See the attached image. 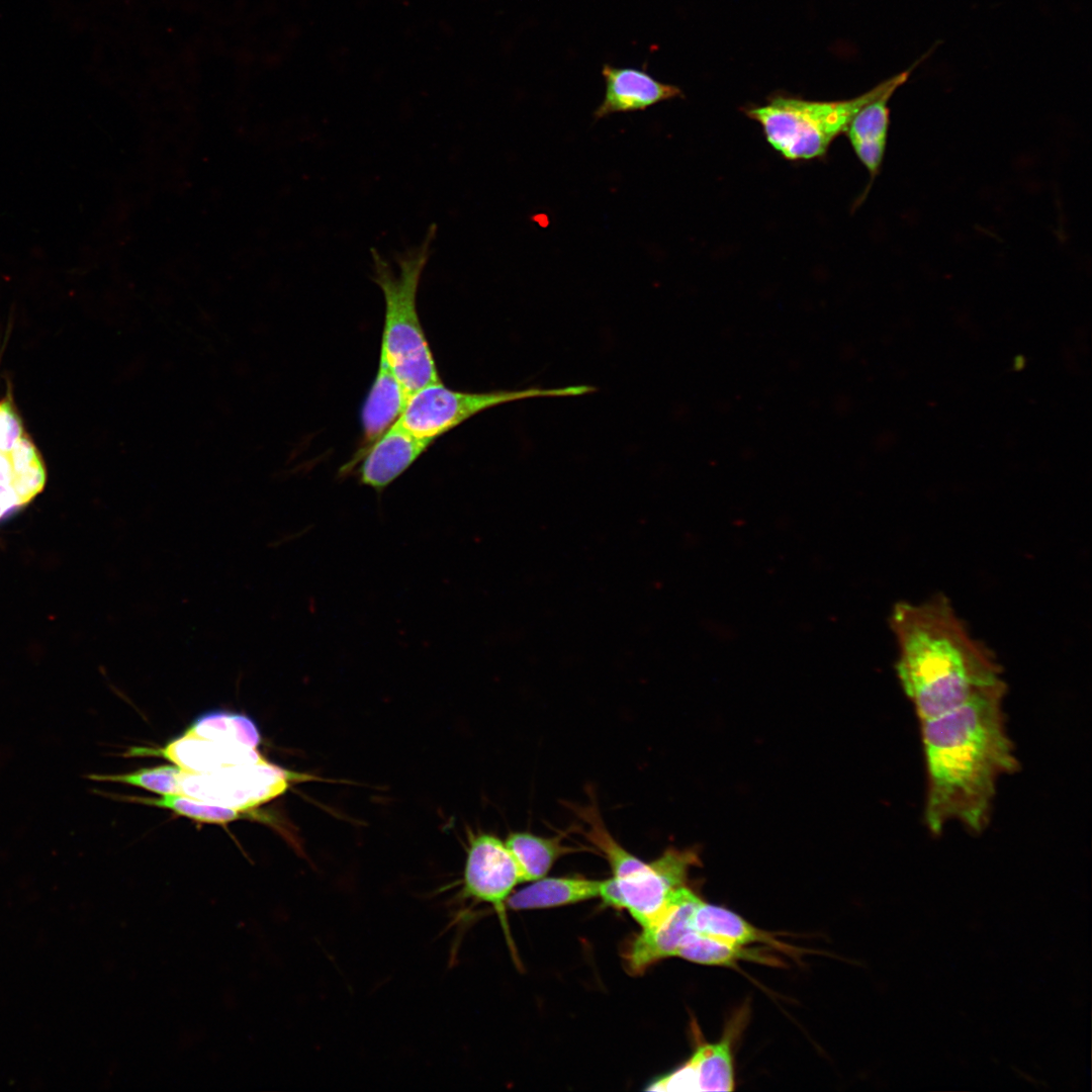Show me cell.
Wrapping results in <instances>:
<instances>
[{
	"label": "cell",
	"mask_w": 1092,
	"mask_h": 1092,
	"mask_svg": "<svg viewBox=\"0 0 1092 1092\" xmlns=\"http://www.w3.org/2000/svg\"><path fill=\"white\" fill-rule=\"evenodd\" d=\"M1006 685L991 688L960 707L920 721L926 769L924 824L939 835L950 823L972 833L988 825L999 780L1018 767L1008 735Z\"/></svg>",
	"instance_id": "cell-1"
},
{
	"label": "cell",
	"mask_w": 1092,
	"mask_h": 1092,
	"mask_svg": "<svg viewBox=\"0 0 1092 1092\" xmlns=\"http://www.w3.org/2000/svg\"><path fill=\"white\" fill-rule=\"evenodd\" d=\"M896 672L919 721L947 713L1004 682L989 649L974 639L943 595L893 608Z\"/></svg>",
	"instance_id": "cell-2"
},
{
	"label": "cell",
	"mask_w": 1092,
	"mask_h": 1092,
	"mask_svg": "<svg viewBox=\"0 0 1092 1092\" xmlns=\"http://www.w3.org/2000/svg\"><path fill=\"white\" fill-rule=\"evenodd\" d=\"M436 234L437 225L432 223L419 244L396 252L392 258L395 267L371 249L372 280L381 289L385 303L380 355L408 395L441 382L417 309L420 280Z\"/></svg>",
	"instance_id": "cell-3"
},
{
	"label": "cell",
	"mask_w": 1092,
	"mask_h": 1092,
	"mask_svg": "<svg viewBox=\"0 0 1092 1092\" xmlns=\"http://www.w3.org/2000/svg\"><path fill=\"white\" fill-rule=\"evenodd\" d=\"M914 66L846 100L810 101L776 96L767 104L745 109L757 121L770 146L788 160H808L826 154L833 140L846 131L866 104L894 85L902 86Z\"/></svg>",
	"instance_id": "cell-4"
},
{
	"label": "cell",
	"mask_w": 1092,
	"mask_h": 1092,
	"mask_svg": "<svg viewBox=\"0 0 1092 1092\" xmlns=\"http://www.w3.org/2000/svg\"><path fill=\"white\" fill-rule=\"evenodd\" d=\"M594 391L595 387L575 385L466 392L450 389L437 382L412 393L396 422L417 437L435 441L473 416L503 403L532 397L575 396Z\"/></svg>",
	"instance_id": "cell-5"
},
{
	"label": "cell",
	"mask_w": 1092,
	"mask_h": 1092,
	"mask_svg": "<svg viewBox=\"0 0 1092 1092\" xmlns=\"http://www.w3.org/2000/svg\"><path fill=\"white\" fill-rule=\"evenodd\" d=\"M699 863L692 849H666L660 856L621 878L601 881L599 897L608 906L627 909L642 929L654 926L674 907Z\"/></svg>",
	"instance_id": "cell-6"
},
{
	"label": "cell",
	"mask_w": 1092,
	"mask_h": 1092,
	"mask_svg": "<svg viewBox=\"0 0 1092 1092\" xmlns=\"http://www.w3.org/2000/svg\"><path fill=\"white\" fill-rule=\"evenodd\" d=\"M313 776L291 771L262 759L256 763L229 765L208 772L182 769L180 794L207 804L248 810L288 790L291 784L314 781Z\"/></svg>",
	"instance_id": "cell-7"
},
{
	"label": "cell",
	"mask_w": 1092,
	"mask_h": 1092,
	"mask_svg": "<svg viewBox=\"0 0 1092 1092\" xmlns=\"http://www.w3.org/2000/svg\"><path fill=\"white\" fill-rule=\"evenodd\" d=\"M46 482L43 459L9 393L0 399V521L31 503Z\"/></svg>",
	"instance_id": "cell-8"
},
{
	"label": "cell",
	"mask_w": 1092,
	"mask_h": 1092,
	"mask_svg": "<svg viewBox=\"0 0 1092 1092\" xmlns=\"http://www.w3.org/2000/svg\"><path fill=\"white\" fill-rule=\"evenodd\" d=\"M519 883L522 879L518 864L505 841L489 833L470 838L460 896L490 905L507 935V900Z\"/></svg>",
	"instance_id": "cell-9"
},
{
	"label": "cell",
	"mask_w": 1092,
	"mask_h": 1092,
	"mask_svg": "<svg viewBox=\"0 0 1092 1092\" xmlns=\"http://www.w3.org/2000/svg\"><path fill=\"white\" fill-rule=\"evenodd\" d=\"M433 442L417 437L395 422L371 445L356 453L354 459L341 469V475H346L359 463L352 472L361 484L380 493L406 471Z\"/></svg>",
	"instance_id": "cell-10"
},
{
	"label": "cell",
	"mask_w": 1092,
	"mask_h": 1092,
	"mask_svg": "<svg viewBox=\"0 0 1092 1092\" xmlns=\"http://www.w3.org/2000/svg\"><path fill=\"white\" fill-rule=\"evenodd\" d=\"M730 1030L721 1040L702 1043L679 1068L655 1080L652 1091H732L735 1086Z\"/></svg>",
	"instance_id": "cell-11"
},
{
	"label": "cell",
	"mask_w": 1092,
	"mask_h": 1092,
	"mask_svg": "<svg viewBox=\"0 0 1092 1092\" xmlns=\"http://www.w3.org/2000/svg\"><path fill=\"white\" fill-rule=\"evenodd\" d=\"M702 899L688 886L674 907L654 926L642 929L626 953L627 968L640 975L660 960L673 957L684 937L694 931L693 916Z\"/></svg>",
	"instance_id": "cell-12"
},
{
	"label": "cell",
	"mask_w": 1092,
	"mask_h": 1092,
	"mask_svg": "<svg viewBox=\"0 0 1092 1092\" xmlns=\"http://www.w3.org/2000/svg\"><path fill=\"white\" fill-rule=\"evenodd\" d=\"M602 75L606 85L605 95L594 111L595 119L618 112L645 110L659 102L682 96L679 87L662 83L644 70L605 64Z\"/></svg>",
	"instance_id": "cell-13"
},
{
	"label": "cell",
	"mask_w": 1092,
	"mask_h": 1092,
	"mask_svg": "<svg viewBox=\"0 0 1092 1092\" xmlns=\"http://www.w3.org/2000/svg\"><path fill=\"white\" fill-rule=\"evenodd\" d=\"M191 772H208L229 765L249 764L263 758L256 749L189 734L155 751Z\"/></svg>",
	"instance_id": "cell-14"
},
{
	"label": "cell",
	"mask_w": 1092,
	"mask_h": 1092,
	"mask_svg": "<svg viewBox=\"0 0 1092 1092\" xmlns=\"http://www.w3.org/2000/svg\"><path fill=\"white\" fill-rule=\"evenodd\" d=\"M900 86L894 85L866 104L851 119L846 134L873 181L880 173L890 125L888 102Z\"/></svg>",
	"instance_id": "cell-15"
},
{
	"label": "cell",
	"mask_w": 1092,
	"mask_h": 1092,
	"mask_svg": "<svg viewBox=\"0 0 1092 1092\" xmlns=\"http://www.w3.org/2000/svg\"><path fill=\"white\" fill-rule=\"evenodd\" d=\"M408 393L380 355L377 373L361 411L363 445H371L400 417Z\"/></svg>",
	"instance_id": "cell-16"
},
{
	"label": "cell",
	"mask_w": 1092,
	"mask_h": 1092,
	"mask_svg": "<svg viewBox=\"0 0 1092 1092\" xmlns=\"http://www.w3.org/2000/svg\"><path fill=\"white\" fill-rule=\"evenodd\" d=\"M600 887L598 880L545 876L512 893L507 906L513 910H529L575 904L599 897Z\"/></svg>",
	"instance_id": "cell-17"
},
{
	"label": "cell",
	"mask_w": 1092,
	"mask_h": 1092,
	"mask_svg": "<svg viewBox=\"0 0 1092 1092\" xmlns=\"http://www.w3.org/2000/svg\"><path fill=\"white\" fill-rule=\"evenodd\" d=\"M692 924L696 932L733 944L748 946L764 943L783 951L793 950L792 946L778 940L775 934L755 927L735 912L703 900L694 913Z\"/></svg>",
	"instance_id": "cell-18"
},
{
	"label": "cell",
	"mask_w": 1092,
	"mask_h": 1092,
	"mask_svg": "<svg viewBox=\"0 0 1092 1092\" xmlns=\"http://www.w3.org/2000/svg\"><path fill=\"white\" fill-rule=\"evenodd\" d=\"M673 957L706 966L736 967L737 962L747 961L779 966L780 961L761 948H751L726 942L696 931L688 933Z\"/></svg>",
	"instance_id": "cell-19"
},
{
	"label": "cell",
	"mask_w": 1092,
	"mask_h": 1092,
	"mask_svg": "<svg viewBox=\"0 0 1092 1092\" xmlns=\"http://www.w3.org/2000/svg\"><path fill=\"white\" fill-rule=\"evenodd\" d=\"M515 858L522 882L545 877L556 860L573 848L562 844L558 837H545L530 832H513L505 840Z\"/></svg>",
	"instance_id": "cell-20"
},
{
	"label": "cell",
	"mask_w": 1092,
	"mask_h": 1092,
	"mask_svg": "<svg viewBox=\"0 0 1092 1092\" xmlns=\"http://www.w3.org/2000/svg\"><path fill=\"white\" fill-rule=\"evenodd\" d=\"M186 734L208 740L233 743L256 749L260 733L247 716L228 712H211L197 718Z\"/></svg>",
	"instance_id": "cell-21"
},
{
	"label": "cell",
	"mask_w": 1092,
	"mask_h": 1092,
	"mask_svg": "<svg viewBox=\"0 0 1092 1092\" xmlns=\"http://www.w3.org/2000/svg\"><path fill=\"white\" fill-rule=\"evenodd\" d=\"M120 799L169 809L180 816L203 823L223 824L245 818L244 813L242 814L239 810L207 804L182 794H168L160 798L120 797Z\"/></svg>",
	"instance_id": "cell-22"
},
{
	"label": "cell",
	"mask_w": 1092,
	"mask_h": 1092,
	"mask_svg": "<svg viewBox=\"0 0 1092 1092\" xmlns=\"http://www.w3.org/2000/svg\"><path fill=\"white\" fill-rule=\"evenodd\" d=\"M182 768L175 765H161L141 768L121 775H89L90 780L114 782L141 787L157 794H180L179 777Z\"/></svg>",
	"instance_id": "cell-23"
},
{
	"label": "cell",
	"mask_w": 1092,
	"mask_h": 1092,
	"mask_svg": "<svg viewBox=\"0 0 1092 1092\" xmlns=\"http://www.w3.org/2000/svg\"><path fill=\"white\" fill-rule=\"evenodd\" d=\"M1023 364H1024V359H1023V357H1021V356H1018V357L1016 358V360H1015V367H1016L1017 369H1021V368L1023 367Z\"/></svg>",
	"instance_id": "cell-24"
}]
</instances>
